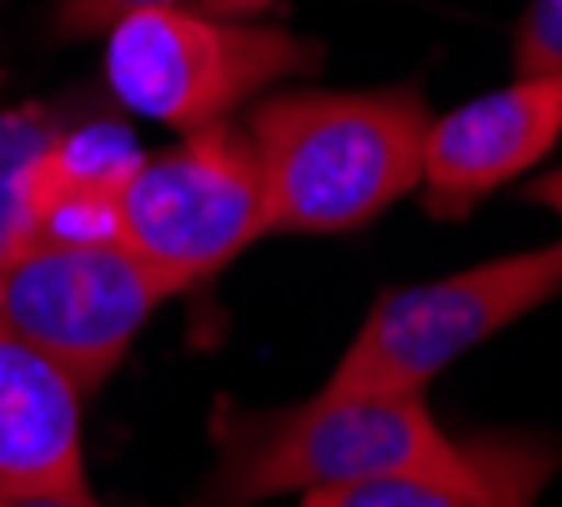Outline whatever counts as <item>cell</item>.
I'll return each mask as SVG.
<instances>
[{
	"label": "cell",
	"instance_id": "cell-11",
	"mask_svg": "<svg viewBox=\"0 0 562 507\" xmlns=\"http://www.w3.org/2000/svg\"><path fill=\"white\" fill-rule=\"evenodd\" d=\"M50 116L35 106L0 111V261L15 257L31 232V171L50 142Z\"/></svg>",
	"mask_w": 562,
	"mask_h": 507
},
{
	"label": "cell",
	"instance_id": "cell-3",
	"mask_svg": "<svg viewBox=\"0 0 562 507\" xmlns=\"http://www.w3.org/2000/svg\"><path fill=\"white\" fill-rule=\"evenodd\" d=\"M322 66V46L286 25L140 11L105 31V86L126 111L171 131H206L251 95Z\"/></svg>",
	"mask_w": 562,
	"mask_h": 507
},
{
	"label": "cell",
	"instance_id": "cell-14",
	"mask_svg": "<svg viewBox=\"0 0 562 507\" xmlns=\"http://www.w3.org/2000/svg\"><path fill=\"white\" fill-rule=\"evenodd\" d=\"M0 507H101L91 497V487L86 493H21V497H0Z\"/></svg>",
	"mask_w": 562,
	"mask_h": 507
},
{
	"label": "cell",
	"instance_id": "cell-5",
	"mask_svg": "<svg viewBox=\"0 0 562 507\" xmlns=\"http://www.w3.org/2000/svg\"><path fill=\"white\" fill-rule=\"evenodd\" d=\"M116 222L121 247L166 272L181 292L222 272L236 251L271 232L246 126L216 121L171 151L146 156L116 191Z\"/></svg>",
	"mask_w": 562,
	"mask_h": 507
},
{
	"label": "cell",
	"instance_id": "cell-10",
	"mask_svg": "<svg viewBox=\"0 0 562 507\" xmlns=\"http://www.w3.org/2000/svg\"><path fill=\"white\" fill-rule=\"evenodd\" d=\"M140 161H146V151L121 121H86V126L70 131H50L46 151L31 171V191H101V196H116L136 177Z\"/></svg>",
	"mask_w": 562,
	"mask_h": 507
},
{
	"label": "cell",
	"instance_id": "cell-15",
	"mask_svg": "<svg viewBox=\"0 0 562 507\" xmlns=\"http://www.w3.org/2000/svg\"><path fill=\"white\" fill-rule=\"evenodd\" d=\"M527 201L552 206V212L562 216V166H558V171H548V177H538V181H527Z\"/></svg>",
	"mask_w": 562,
	"mask_h": 507
},
{
	"label": "cell",
	"instance_id": "cell-12",
	"mask_svg": "<svg viewBox=\"0 0 562 507\" xmlns=\"http://www.w3.org/2000/svg\"><path fill=\"white\" fill-rule=\"evenodd\" d=\"M271 0H56V36H105L116 21L140 11H176V15H211V21H246L261 15Z\"/></svg>",
	"mask_w": 562,
	"mask_h": 507
},
{
	"label": "cell",
	"instance_id": "cell-6",
	"mask_svg": "<svg viewBox=\"0 0 562 507\" xmlns=\"http://www.w3.org/2000/svg\"><path fill=\"white\" fill-rule=\"evenodd\" d=\"M181 286L126 247H21L0 261V322L95 392Z\"/></svg>",
	"mask_w": 562,
	"mask_h": 507
},
{
	"label": "cell",
	"instance_id": "cell-4",
	"mask_svg": "<svg viewBox=\"0 0 562 507\" xmlns=\"http://www.w3.org/2000/svg\"><path fill=\"white\" fill-rule=\"evenodd\" d=\"M562 292V241L532 251H507L457 277L386 292L351 347L331 367L322 392L362 397V392H422L477 342L497 337L517 317L538 312Z\"/></svg>",
	"mask_w": 562,
	"mask_h": 507
},
{
	"label": "cell",
	"instance_id": "cell-8",
	"mask_svg": "<svg viewBox=\"0 0 562 507\" xmlns=\"http://www.w3.org/2000/svg\"><path fill=\"white\" fill-rule=\"evenodd\" d=\"M86 392L0 322V497L86 493Z\"/></svg>",
	"mask_w": 562,
	"mask_h": 507
},
{
	"label": "cell",
	"instance_id": "cell-13",
	"mask_svg": "<svg viewBox=\"0 0 562 507\" xmlns=\"http://www.w3.org/2000/svg\"><path fill=\"white\" fill-rule=\"evenodd\" d=\"M513 71L517 76L562 71V0H527L513 41Z\"/></svg>",
	"mask_w": 562,
	"mask_h": 507
},
{
	"label": "cell",
	"instance_id": "cell-2",
	"mask_svg": "<svg viewBox=\"0 0 562 507\" xmlns=\"http://www.w3.org/2000/svg\"><path fill=\"white\" fill-rule=\"evenodd\" d=\"M427 101L397 91H292L246 116L271 232H357L417 191Z\"/></svg>",
	"mask_w": 562,
	"mask_h": 507
},
{
	"label": "cell",
	"instance_id": "cell-7",
	"mask_svg": "<svg viewBox=\"0 0 562 507\" xmlns=\"http://www.w3.org/2000/svg\"><path fill=\"white\" fill-rule=\"evenodd\" d=\"M562 136V71L517 76L513 86L472 95L468 106L427 121L422 206L437 222H462L482 196L522 177Z\"/></svg>",
	"mask_w": 562,
	"mask_h": 507
},
{
	"label": "cell",
	"instance_id": "cell-9",
	"mask_svg": "<svg viewBox=\"0 0 562 507\" xmlns=\"http://www.w3.org/2000/svg\"><path fill=\"white\" fill-rule=\"evenodd\" d=\"M562 467L548 437L487 432L482 477H432V472H392L347 487L302 493V507H532Z\"/></svg>",
	"mask_w": 562,
	"mask_h": 507
},
{
	"label": "cell",
	"instance_id": "cell-1",
	"mask_svg": "<svg viewBox=\"0 0 562 507\" xmlns=\"http://www.w3.org/2000/svg\"><path fill=\"white\" fill-rule=\"evenodd\" d=\"M206 427L216 462L191 507H257L267 497L347 487L392 472H487V437H447L422 392H316L292 407H241L222 397Z\"/></svg>",
	"mask_w": 562,
	"mask_h": 507
}]
</instances>
